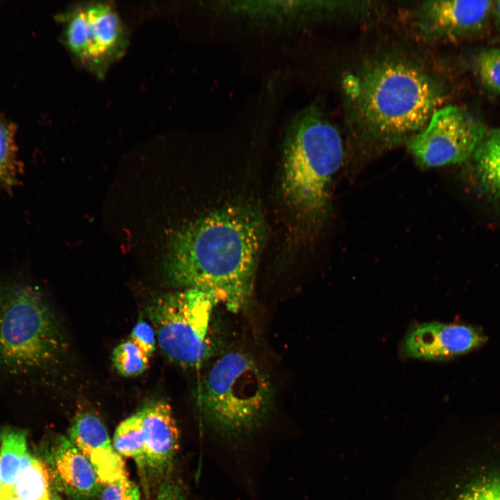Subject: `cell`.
I'll return each mask as SVG.
<instances>
[{"label":"cell","mask_w":500,"mask_h":500,"mask_svg":"<svg viewBox=\"0 0 500 500\" xmlns=\"http://www.w3.org/2000/svg\"><path fill=\"white\" fill-rule=\"evenodd\" d=\"M260 215L244 206L214 211L178 228L167 242L163 271L180 289L203 291L228 311L249 304L264 240Z\"/></svg>","instance_id":"obj_1"},{"label":"cell","mask_w":500,"mask_h":500,"mask_svg":"<svg viewBox=\"0 0 500 500\" xmlns=\"http://www.w3.org/2000/svg\"><path fill=\"white\" fill-rule=\"evenodd\" d=\"M344 83L356 133L379 149L407 142L426 126L443 101L433 77L404 58L376 59L348 76Z\"/></svg>","instance_id":"obj_2"},{"label":"cell","mask_w":500,"mask_h":500,"mask_svg":"<svg viewBox=\"0 0 500 500\" xmlns=\"http://www.w3.org/2000/svg\"><path fill=\"white\" fill-rule=\"evenodd\" d=\"M343 158L341 135L319 107L309 106L290 122L281 190L289 208L306 224L316 226L326 217L333 178Z\"/></svg>","instance_id":"obj_3"},{"label":"cell","mask_w":500,"mask_h":500,"mask_svg":"<svg viewBox=\"0 0 500 500\" xmlns=\"http://www.w3.org/2000/svg\"><path fill=\"white\" fill-rule=\"evenodd\" d=\"M197 401L211 428L239 435L256 430L266 419L274 390L269 376L251 356L231 351L219 358L203 376Z\"/></svg>","instance_id":"obj_4"},{"label":"cell","mask_w":500,"mask_h":500,"mask_svg":"<svg viewBox=\"0 0 500 500\" xmlns=\"http://www.w3.org/2000/svg\"><path fill=\"white\" fill-rule=\"evenodd\" d=\"M65 342L49 305L26 285L0 288V369L27 375L55 364Z\"/></svg>","instance_id":"obj_5"},{"label":"cell","mask_w":500,"mask_h":500,"mask_svg":"<svg viewBox=\"0 0 500 500\" xmlns=\"http://www.w3.org/2000/svg\"><path fill=\"white\" fill-rule=\"evenodd\" d=\"M217 302L208 293L187 288L151 299L145 312L159 347L171 362L185 369H198L212 353L210 328Z\"/></svg>","instance_id":"obj_6"},{"label":"cell","mask_w":500,"mask_h":500,"mask_svg":"<svg viewBox=\"0 0 500 500\" xmlns=\"http://www.w3.org/2000/svg\"><path fill=\"white\" fill-rule=\"evenodd\" d=\"M486 132L473 115L459 106H449L435 111L406 144L420 167H438L467 160Z\"/></svg>","instance_id":"obj_7"},{"label":"cell","mask_w":500,"mask_h":500,"mask_svg":"<svg viewBox=\"0 0 500 500\" xmlns=\"http://www.w3.org/2000/svg\"><path fill=\"white\" fill-rule=\"evenodd\" d=\"M492 1H429L414 16L417 32L431 41L456 40L480 33L493 12Z\"/></svg>","instance_id":"obj_8"},{"label":"cell","mask_w":500,"mask_h":500,"mask_svg":"<svg viewBox=\"0 0 500 500\" xmlns=\"http://www.w3.org/2000/svg\"><path fill=\"white\" fill-rule=\"evenodd\" d=\"M486 340L477 329L466 325L422 323L407 333L401 349L406 357L440 360L466 353Z\"/></svg>","instance_id":"obj_9"},{"label":"cell","mask_w":500,"mask_h":500,"mask_svg":"<svg viewBox=\"0 0 500 500\" xmlns=\"http://www.w3.org/2000/svg\"><path fill=\"white\" fill-rule=\"evenodd\" d=\"M144 433V456L140 470L144 479L158 487L168 476L179 449L180 431L171 406L156 401L142 409Z\"/></svg>","instance_id":"obj_10"},{"label":"cell","mask_w":500,"mask_h":500,"mask_svg":"<svg viewBox=\"0 0 500 500\" xmlns=\"http://www.w3.org/2000/svg\"><path fill=\"white\" fill-rule=\"evenodd\" d=\"M86 50L83 65L103 78L108 67L123 54L128 38L115 8L106 2L84 4Z\"/></svg>","instance_id":"obj_11"},{"label":"cell","mask_w":500,"mask_h":500,"mask_svg":"<svg viewBox=\"0 0 500 500\" xmlns=\"http://www.w3.org/2000/svg\"><path fill=\"white\" fill-rule=\"evenodd\" d=\"M69 440L89 460L102 485L127 476L122 456L115 450L103 422L94 414L83 412L74 418Z\"/></svg>","instance_id":"obj_12"},{"label":"cell","mask_w":500,"mask_h":500,"mask_svg":"<svg viewBox=\"0 0 500 500\" xmlns=\"http://www.w3.org/2000/svg\"><path fill=\"white\" fill-rule=\"evenodd\" d=\"M58 486L75 500H88L100 492L101 483L87 457L69 440L57 438L49 455Z\"/></svg>","instance_id":"obj_13"},{"label":"cell","mask_w":500,"mask_h":500,"mask_svg":"<svg viewBox=\"0 0 500 500\" xmlns=\"http://www.w3.org/2000/svg\"><path fill=\"white\" fill-rule=\"evenodd\" d=\"M474 174L479 188L500 199V128L487 131L473 153Z\"/></svg>","instance_id":"obj_14"},{"label":"cell","mask_w":500,"mask_h":500,"mask_svg":"<svg viewBox=\"0 0 500 500\" xmlns=\"http://www.w3.org/2000/svg\"><path fill=\"white\" fill-rule=\"evenodd\" d=\"M0 480L1 490H13L24 459L28 454L26 433L23 429L4 428L0 434Z\"/></svg>","instance_id":"obj_15"},{"label":"cell","mask_w":500,"mask_h":500,"mask_svg":"<svg viewBox=\"0 0 500 500\" xmlns=\"http://www.w3.org/2000/svg\"><path fill=\"white\" fill-rule=\"evenodd\" d=\"M112 446L121 456L134 459L141 469L144 456V433L141 409L117 426L112 438Z\"/></svg>","instance_id":"obj_16"},{"label":"cell","mask_w":500,"mask_h":500,"mask_svg":"<svg viewBox=\"0 0 500 500\" xmlns=\"http://www.w3.org/2000/svg\"><path fill=\"white\" fill-rule=\"evenodd\" d=\"M49 477L44 463L34 458L19 472L13 493L20 500H51Z\"/></svg>","instance_id":"obj_17"},{"label":"cell","mask_w":500,"mask_h":500,"mask_svg":"<svg viewBox=\"0 0 500 500\" xmlns=\"http://www.w3.org/2000/svg\"><path fill=\"white\" fill-rule=\"evenodd\" d=\"M149 358L133 342L127 339L113 350L112 360L117 371L123 376H136L144 372Z\"/></svg>","instance_id":"obj_18"},{"label":"cell","mask_w":500,"mask_h":500,"mask_svg":"<svg viewBox=\"0 0 500 500\" xmlns=\"http://www.w3.org/2000/svg\"><path fill=\"white\" fill-rule=\"evenodd\" d=\"M475 67L482 85L490 92L500 95V48L480 51Z\"/></svg>","instance_id":"obj_19"},{"label":"cell","mask_w":500,"mask_h":500,"mask_svg":"<svg viewBox=\"0 0 500 500\" xmlns=\"http://www.w3.org/2000/svg\"><path fill=\"white\" fill-rule=\"evenodd\" d=\"M15 128L0 117V182L12 180L15 173Z\"/></svg>","instance_id":"obj_20"},{"label":"cell","mask_w":500,"mask_h":500,"mask_svg":"<svg viewBox=\"0 0 500 500\" xmlns=\"http://www.w3.org/2000/svg\"><path fill=\"white\" fill-rule=\"evenodd\" d=\"M456 500H500V474L477 481L464 490Z\"/></svg>","instance_id":"obj_21"},{"label":"cell","mask_w":500,"mask_h":500,"mask_svg":"<svg viewBox=\"0 0 500 500\" xmlns=\"http://www.w3.org/2000/svg\"><path fill=\"white\" fill-rule=\"evenodd\" d=\"M138 486L127 476L106 485L101 500H140Z\"/></svg>","instance_id":"obj_22"},{"label":"cell","mask_w":500,"mask_h":500,"mask_svg":"<svg viewBox=\"0 0 500 500\" xmlns=\"http://www.w3.org/2000/svg\"><path fill=\"white\" fill-rule=\"evenodd\" d=\"M128 339L133 342L150 358L156 349V335L151 324L140 319Z\"/></svg>","instance_id":"obj_23"},{"label":"cell","mask_w":500,"mask_h":500,"mask_svg":"<svg viewBox=\"0 0 500 500\" xmlns=\"http://www.w3.org/2000/svg\"><path fill=\"white\" fill-rule=\"evenodd\" d=\"M153 500H186L181 485L169 475L158 485Z\"/></svg>","instance_id":"obj_24"},{"label":"cell","mask_w":500,"mask_h":500,"mask_svg":"<svg viewBox=\"0 0 500 500\" xmlns=\"http://www.w3.org/2000/svg\"><path fill=\"white\" fill-rule=\"evenodd\" d=\"M0 500H20L13 493V490H1Z\"/></svg>","instance_id":"obj_25"},{"label":"cell","mask_w":500,"mask_h":500,"mask_svg":"<svg viewBox=\"0 0 500 500\" xmlns=\"http://www.w3.org/2000/svg\"><path fill=\"white\" fill-rule=\"evenodd\" d=\"M492 13L494 14L497 22L500 28V1L494 2Z\"/></svg>","instance_id":"obj_26"},{"label":"cell","mask_w":500,"mask_h":500,"mask_svg":"<svg viewBox=\"0 0 500 500\" xmlns=\"http://www.w3.org/2000/svg\"><path fill=\"white\" fill-rule=\"evenodd\" d=\"M51 500H60V499L58 498L54 497L52 499H51Z\"/></svg>","instance_id":"obj_27"},{"label":"cell","mask_w":500,"mask_h":500,"mask_svg":"<svg viewBox=\"0 0 500 500\" xmlns=\"http://www.w3.org/2000/svg\"><path fill=\"white\" fill-rule=\"evenodd\" d=\"M1 487H2V485H1V480H0V492H1Z\"/></svg>","instance_id":"obj_28"}]
</instances>
